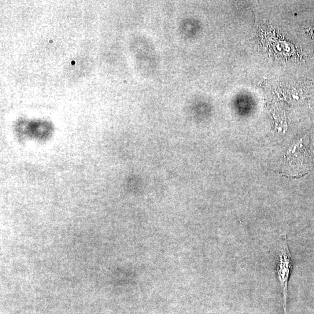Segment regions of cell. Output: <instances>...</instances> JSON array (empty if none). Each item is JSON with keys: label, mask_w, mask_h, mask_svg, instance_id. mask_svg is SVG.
<instances>
[{"label": "cell", "mask_w": 314, "mask_h": 314, "mask_svg": "<svg viewBox=\"0 0 314 314\" xmlns=\"http://www.w3.org/2000/svg\"><path fill=\"white\" fill-rule=\"evenodd\" d=\"M293 268V261L288 245L287 237L286 235H283L280 241L278 256L276 261V275L279 287L282 291L284 314H287L288 284Z\"/></svg>", "instance_id": "obj_1"}]
</instances>
